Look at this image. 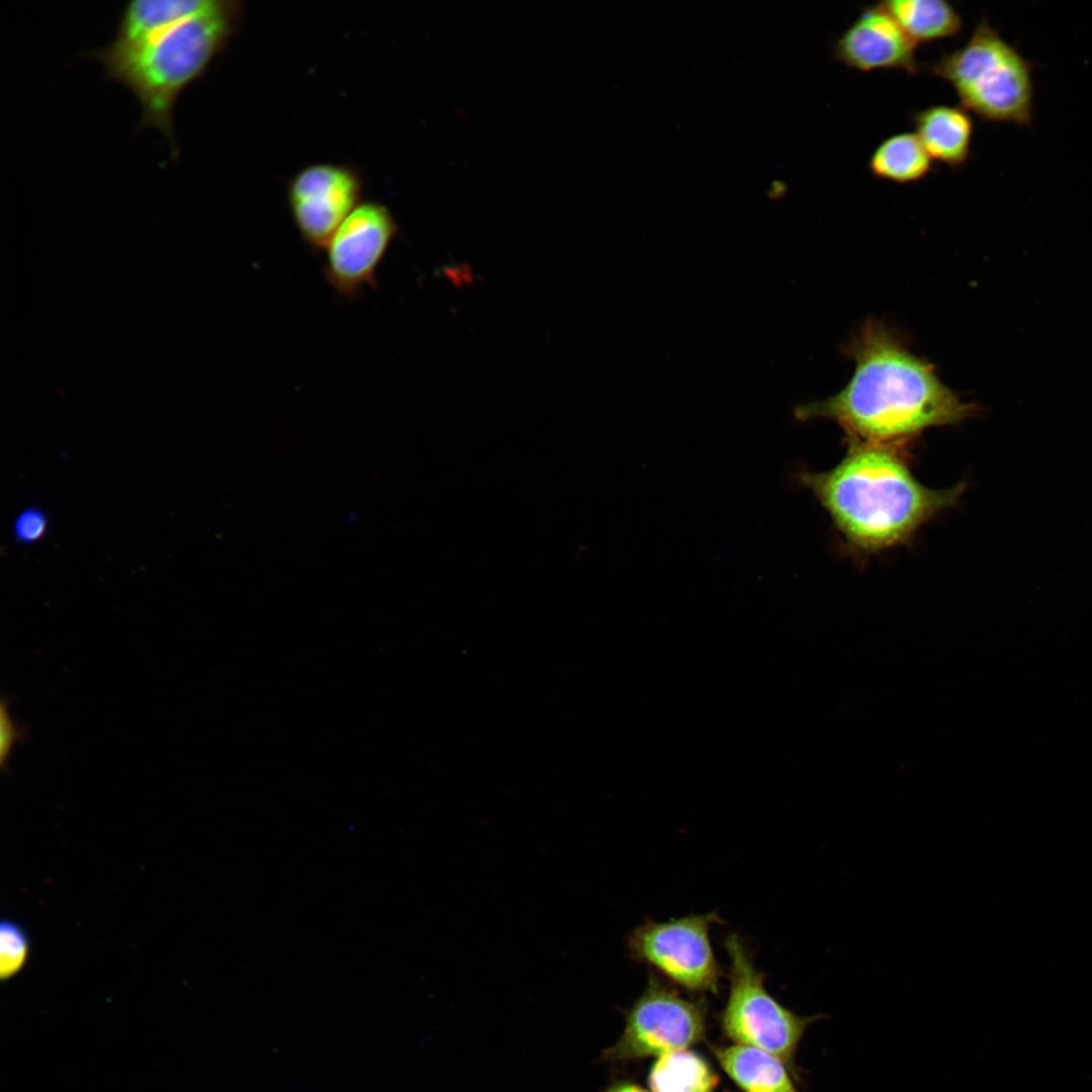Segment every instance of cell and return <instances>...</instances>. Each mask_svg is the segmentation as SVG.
Wrapping results in <instances>:
<instances>
[{"label":"cell","mask_w":1092,"mask_h":1092,"mask_svg":"<svg viewBox=\"0 0 1092 1092\" xmlns=\"http://www.w3.org/2000/svg\"><path fill=\"white\" fill-rule=\"evenodd\" d=\"M704 1031L701 1007L679 996L655 978L626 1014L621 1037L602 1054L608 1062L684 1051L699 1041Z\"/></svg>","instance_id":"obj_8"},{"label":"cell","mask_w":1092,"mask_h":1092,"mask_svg":"<svg viewBox=\"0 0 1092 1092\" xmlns=\"http://www.w3.org/2000/svg\"><path fill=\"white\" fill-rule=\"evenodd\" d=\"M240 1L210 0L200 12L148 41L123 52L107 48L94 56L108 77L126 87L141 106L140 126L160 130L177 155L173 111L181 93L199 80L239 30Z\"/></svg>","instance_id":"obj_3"},{"label":"cell","mask_w":1092,"mask_h":1092,"mask_svg":"<svg viewBox=\"0 0 1092 1092\" xmlns=\"http://www.w3.org/2000/svg\"><path fill=\"white\" fill-rule=\"evenodd\" d=\"M786 192V185L781 180H774L767 190L768 197L776 199L783 196Z\"/></svg>","instance_id":"obj_21"},{"label":"cell","mask_w":1092,"mask_h":1092,"mask_svg":"<svg viewBox=\"0 0 1092 1092\" xmlns=\"http://www.w3.org/2000/svg\"><path fill=\"white\" fill-rule=\"evenodd\" d=\"M848 355L854 362L848 383L833 396L798 406L797 420L831 421L846 441L907 447L928 429L958 425L979 413L875 318L857 332Z\"/></svg>","instance_id":"obj_1"},{"label":"cell","mask_w":1092,"mask_h":1092,"mask_svg":"<svg viewBox=\"0 0 1092 1092\" xmlns=\"http://www.w3.org/2000/svg\"><path fill=\"white\" fill-rule=\"evenodd\" d=\"M924 69L950 84L961 105L983 120L1031 124L1032 67L986 18L962 48Z\"/></svg>","instance_id":"obj_4"},{"label":"cell","mask_w":1092,"mask_h":1092,"mask_svg":"<svg viewBox=\"0 0 1092 1092\" xmlns=\"http://www.w3.org/2000/svg\"><path fill=\"white\" fill-rule=\"evenodd\" d=\"M917 44L879 3L867 6L833 44L835 60L846 67L870 72L878 69L902 70L916 75Z\"/></svg>","instance_id":"obj_10"},{"label":"cell","mask_w":1092,"mask_h":1092,"mask_svg":"<svg viewBox=\"0 0 1092 1092\" xmlns=\"http://www.w3.org/2000/svg\"><path fill=\"white\" fill-rule=\"evenodd\" d=\"M48 529L44 513L37 508H27L16 518L13 532L15 539L23 544L39 541Z\"/></svg>","instance_id":"obj_19"},{"label":"cell","mask_w":1092,"mask_h":1092,"mask_svg":"<svg viewBox=\"0 0 1092 1092\" xmlns=\"http://www.w3.org/2000/svg\"><path fill=\"white\" fill-rule=\"evenodd\" d=\"M879 4L916 43L957 36L963 29L960 14L943 0H887Z\"/></svg>","instance_id":"obj_14"},{"label":"cell","mask_w":1092,"mask_h":1092,"mask_svg":"<svg viewBox=\"0 0 1092 1092\" xmlns=\"http://www.w3.org/2000/svg\"><path fill=\"white\" fill-rule=\"evenodd\" d=\"M360 172L346 164L314 163L298 170L286 189L292 221L310 250L324 251L330 238L362 201Z\"/></svg>","instance_id":"obj_9"},{"label":"cell","mask_w":1092,"mask_h":1092,"mask_svg":"<svg viewBox=\"0 0 1092 1092\" xmlns=\"http://www.w3.org/2000/svg\"><path fill=\"white\" fill-rule=\"evenodd\" d=\"M915 133L934 161L962 168L971 156L974 122L962 105H931L914 111Z\"/></svg>","instance_id":"obj_11"},{"label":"cell","mask_w":1092,"mask_h":1092,"mask_svg":"<svg viewBox=\"0 0 1092 1092\" xmlns=\"http://www.w3.org/2000/svg\"><path fill=\"white\" fill-rule=\"evenodd\" d=\"M714 1052L723 1070L745 1092H796L784 1062L761 1049L737 1043Z\"/></svg>","instance_id":"obj_13"},{"label":"cell","mask_w":1092,"mask_h":1092,"mask_svg":"<svg viewBox=\"0 0 1092 1092\" xmlns=\"http://www.w3.org/2000/svg\"><path fill=\"white\" fill-rule=\"evenodd\" d=\"M868 169L876 179L907 184L926 177L933 170V160L915 132H899L877 146Z\"/></svg>","instance_id":"obj_15"},{"label":"cell","mask_w":1092,"mask_h":1092,"mask_svg":"<svg viewBox=\"0 0 1092 1092\" xmlns=\"http://www.w3.org/2000/svg\"><path fill=\"white\" fill-rule=\"evenodd\" d=\"M9 706L10 701L2 698L0 703V764L3 771L8 768L14 744L25 741L29 737V727L19 725L13 721L9 713Z\"/></svg>","instance_id":"obj_18"},{"label":"cell","mask_w":1092,"mask_h":1092,"mask_svg":"<svg viewBox=\"0 0 1092 1092\" xmlns=\"http://www.w3.org/2000/svg\"><path fill=\"white\" fill-rule=\"evenodd\" d=\"M603 1092H647L638 1085L629 1082H617L610 1085Z\"/></svg>","instance_id":"obj_20"},{"label":"cell","mask_w":1092,"mask_h":1092,"mask_svg":"<svg viewBox=\"0 0 1092 1092\" xmlns=\"http://www.w3.org/2000/svg\"><path fill=\"white\" fill-rule=\"evenodd\" d=\"M648 1083L651 1092H712L718 1077L700 1056L684 1050L659 1057Z\"/></svg>","instance_id":"obj_16"},{"label":"cell","mask_w":1092,"mask_h":1092,"mask_svg":"<svg viewBox=\"0 0 1092 1092\" xmlns=\"http://www.w3.org/2000/svg\"><path fill=\"white\" fill-rule=\"evenodd\" d=\"M716 912L666 922L646 921L626 939L631 959L691 991H716L721 970L710 940Z\"/></svg>","instance_id":"obj_6"},{"label":"cell","mask_w":1092,"mask_h":1092,"mask_svg":"<svg viewBox=\"0 0 1092 1092\" xmlns=\"http://www.w3.org/2000/svg\"><path fill=\"white\" fill-rule=\"evenodd\" d=\"M29 953V941L24 929L15 921H2L0 927V975L8 979L24 967Z\"/></svg>","instance_id":"obj_17"},{"label":"cell","mask_w":1092,"mask_h":1092,"mask_svg":"<svg viewBox=\"0 0 1092 1092\" xmlns=\"http://www.w3.org/2000/svg\"><path fill=\"white\" fill-rule=\"evenodd\" d=\"M210 0H133L123 7L112 52L135 48L204 9Z\"/></svg>","instance_id":"obj_12"},{"label":"cell","mask_w":1092,"mask_h":1092,"mask_svg":"<svg viewBox=\"0 0 1092 1092\" xmlns=\"http://www.w3.org/2000/svg\"><path fill=\"white\" fill-rule=\"evenodd\" d=\"M847 450L832 468L800 467L792 475L829 516L842 549L864 561L911 542L932 519L952 508L967 488L922 484L912 473L903 446L846 441Z\"/></svg>","instance_id":"obj_2"},{"label":"cell","mask_w":1092,"mask_h":1092,"mask_svg":"<svg viewBox=\"0 0 1092 1092\" xmlns=\"http://www.w3.org/2000/svg\"><path fill=\"white\" fill-rule=\"evenodd\" d=\"M724 947L730 961V991L722 1014L726 1034L738 1043L790 1061L810 1019L796 1015L768 994L764 975L738 934L726 936Z\"/></svg>","instance_id":"obj_5"},{"label":"cell","mask_w":1092,"mask_h":1092,"mask_svg":"<svg viewBox=\"0 0 1092 1092\" xmlns=\"http://www.w3.org/2000/svg\"><path fill=\"white\" fill-rule=\"evenodd\" d=\"M398 225L389 208L377 200H362L341 222L325 247L323 275L347 300L377 290V270Z\"/></svg>","instance_id":"obj_7"}]
</instances>
